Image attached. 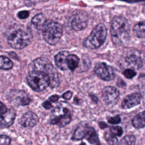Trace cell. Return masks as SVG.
<instances>
[{"label":"cell","instance_id":"1","mask_svg":"<svg viewBox=\"0 0 145 145\" xmlns=\"http://www.w3.org/2000/svg\"><path fill=\"white\" fill-rule=\"evenodd\" d=\"M130 24L127 20L122 16H116L112 20L110 34L113 42L120 45L127 41L130 37Z\"/></svg>","mask_w":145,"mask_h":145},{"label":"cell","instance_id":"2","mask_svg":"<svg viewBox=\"0 0 145 145\" xmlns=\"http://www.w3.org/2000/svg\"><path fill=\"white\" fill-rule=\"evenodd\" d=\"M40 71L46 73L49 77L51 87H56L59 84L58 74L49 60L45 57H40L32 61L28 66V71Z\"/></svg>","mask_w":145,"mask_h":145},{"label":"cell","instance_id":"3","mask_svg":"<svg viewBox=\"0 0 145 145\" xmlns=\"http://www.w3.org/2000/svg\"><path fill=\"white\" fill-rule=\"evenodd\" d=\"M41 29L45 41L51 45L57 44L62 36V25L53 20H45Z\"/></svg>","mask_w":145,"mask_h":145},{"label":"cell","instance_id":"4","mask_svg":"<svg viewBox=\"0 0 145 145\" xmlns=\"http://www.w3.org/2000/svg\"><path fill=\"white\" fill-rule=\"evenodd\" d=\"M107 35L106 28L104 24L97 25L84 42L86 48L95 49L99 48L104 42Z\"/></svg>","mask_w":145,"mask_h":145},{"label":"cell","instance_id":"5","mask_svg":"<svg viewBox=\"0 0 145 145\" xmlns=\"http://www.w3.org/2000/svg\"><path fill=\"white\" fill-rule=\"evenodd\" d=\"M27 80L30 87L37 92L44 90L50 85L49 76L40 71H29Z\"/></svg>","mask_w":145,"mask_h":145},{"label":"cell","instance_id":"6","mask_svg":"<svg viewBox=\"0 0 145 145\" xmlns=\"http://www.w3.org/2000/svg\"><path fill=\"white\" fill-rule=\"evenodd\" d=\"M86 139L89 143L95 145H100L98 135L95 129L87 124L81 125L75 130L71 139L79 140Z\"/></svg>","mask_w":145,"mask_h":145},{"label":"cell","instance_id":"7","mask_svg":"<svg viewBox=\"0 0 145 145\" xmlns=\"http://www.w3.org/2000/svg\"><path fill=\"white\" fill-rule=\"evenodd\" d=\"M8 44L13 48L20 49L26 47L31 42V36L26 32L18 29L11 33L7 39Z\"/></svg>","mask_w":145,"mask_h":145},{"label":"cell","instance_id":"8","mask_svg":"<svg viewBox=\"0 0 145 145\" xmlns=\"http://www.w3.org/2000/svg\"><path fill=\"white\" fill-rule=\"evenodd\" d=\"M94 71L100 79L109 81L115 78V73L113 68L104 62H98L94 67Z\"/></svg>","mask_w":145,"mask_h":145},{"label":"cell","instance_id":"9","mask_svg":"<svg viewBox=\"0 0 145 145\" xmlns=\"http://www.w3.org/2000/svg\"><path fill=\"white\" fill-rule=\"evenodd\" d=\"M119 91L114 87H105L102 91V99L107 105L112 106L116 104L119 97Z\"/></svg>","mask_w":145,"mask_h":145},{"label":"cell","instance_id":"10","mask_svg":"<svg viewBox=\"0 0 145 145\" xmlns=\"http://www.w3.org/2000/svg\"><path fill=\"white\" fill-rule=\"evenodd\" d=\"M8 100L14 105H27L31 101V99L28 94L23 91L14 90L10 92L8 95Z\"/></svg>","mask_w":145,"mask_h":145},{"label":"cell","instance_id":"11","mask_svg":"<svg viewBox=\"0 0 145 145\" xmlns=\"http://www.w3.org/2000/svg\"><path fill=\"white\" fill-rule=\"evenodd\" d=\"M88 22V15L85 11H82L76 12L71 20V27L75 31L84 29Z\"/></svg>","mask_w":145,"mask_h":145},{"label":"cell","instance_id":"12","mask_svg":"<svg viewBox=\"0 0 145 145\" xmlns=\"http://www.w3.org/2000/svg\"><path fill=\"white\" fill-rule=\"evenodd\" d=\"M142 95L139 93L135 92L126 96L122 102L121 107L123 109H130L138 105L142 100Z\"/></svg>","mask_w":145,"mask_h":145},{"label":"cell","instance_id":"13","mask_svg":"<svg viewBox=\"0 0 145 145\" xmlns=\"http://www.w3.org/2000/svg\"><path fill=\"white\" fill-rule=\"evenodd\" d=\"M72 111V107L69 103L66 101H61L54 108L52 114L54 117L66 115L71 116Z\"/></svg>","mask_w":145,"mask_h":145},{"label":"cell","instance_id":"14","mask_svg":"<svg viewBox=\"0 0 145 145\" xmlns=\"http://www.w3.org/2000/svg\"><path fill=\"white\" fill-rule=\"evenodd\" d=\"M16 117L15 110L10 108L7 111L0 114V127H8L14 122Z\"/></svg>","mask_w":145,"mask_h":145},{"label":"cell","instance_id":"15","mask_svg":"<svg viewBox=\"0 0 145 145\" xmlns=\"http://www.w3.org/2000/svg\"><path fill=\"white\" fill-rule=\"evenodd\" d=\"M39 122L38 116L33 112L29 111L23 115L20 119V125L25 127H32Z\"/></svg>","mask_w":145,"mask_h":145},{"label":"cell","instance_id":"16","mask_svg":"<svg viewBox=\"0 0 145 145\" xmlns=\"http://www.w3.org/2000/svg\"><path fill=\"white\" fill-rule=\"evenodd\" d=\"M138 53H130L125 58L126 62L135 69H139L143 66V61Z\"/></svg>","mask_w":145,"mask_h":145},{"label":"cell","instance_id":"17","mask_svg":"<svg viewBox=\"0 0 145 145\" xmlns=\"http://www.w3.org/2000/svg\"><path fill=\"white\" fill-rule=\"evenodd\" d=\"M69 54L68 52L63 51L58 53L54 57L56 65L61 70H66L68 69L66 63V58Z\"/></svg>","mask_w":145,"mask_h":145},{"label":"cell","instance_id":"18","mask_svg":"<svg viewBox=\"0 0 145 145\" xmlns=\"http://www.w3.org/2000/svg\"><path fill=\"white\" fill-rule=\"evenodd\" d=\"M71 120V116H61L58 117H55L51 120L50 123L53 125H57L60 127H63L69 123Z\"/></svg>","mask_w":145,"mask_h":145},{"label":"cell","instance_id":"19","mask_svg":"<svg viewBox=\"0 0 145 145\" xmlns=\"http://www.w3.org/2000/svg\"><path fill=\"white\" fill-rule=\"evenodd\" d=\"M79 63V58L75 54H69L66 58V63L68 69L71 71H74L78 66Z\"/></svg>","mask_w":145,"mask_h":145},{"label":"cell","instance_id":"20","mask_svg":"<svg viewBox=\"0 0 145 145\" xmlns=\"http://www.w3.org/2000/svg\"><path fill=\"white\" fill-rule=\"evenodd\" d=\"M133 125L137 129H140L144 127V112H140L137 114L132 120Z\"/></svg>","mask_w":145,"mask_h":145},{"label":"cell","instance_id":"21","mask_svg":"<svg viewBox=\"0 0 145 145\" xmlns=\"http://www.w3.org/2000/svg\"><path fill=\"white\" fill-rule=\"evenodd\" d=\"M45 20H46L44 15L40 13L36 15L32 18L31 23L35 28H36L37 29H40Z\"/></svg>","mask_w":145,"mask_h":145},{"label":"cell","instance_id":"22","mask_svg":"<svg viewBox=\"0 0 145 145\" xmlns=\"http://www.w3.org/2000/svg\"><path fill=\"white\" fill-rule=\"evenodd\" d=\"M134 35L139 38H143L144 37V22H139L134 25L133 28Z\"/></svg>","mask_w":145,"mask_h":145},{"label":"cell","instance_id":"23","mask_svg":"<svg viewBox=\"0 0 145 145\" xmlns=\"http://www.w3.org/2000/svg\"><path fill=\"white\" fill-rule=\"evenodd\" d=\"M13 66L12 62L5 56H0V69L9 70Z\"/></svg>","mask_w":145,"mask_h":145},{"label":"cell","instance_id":"24","mask_svg":"<svg viewBox=\"0 0 145 145\" xmlns=\"http://www.w3.org/2000/svg\"><path fill=\"white\" fill-rule=\"evenodd\" d=\"M136 139L133 135H128L124 137L121 140L120 145H135Z\"/></svg>","mask_w":145,"mask_h":145},{"label":"cell","instance_id":"25","mask_svg":"<svg viewBox=\"0 0 145 145\" xmlns=\"http://www.w3.org/2000/svg\"><path fill=\"white\" fill-rule=\"evenodd\" d=\"M104 138L109 145H118V140L115 135L111 133H105Z\"/></svg>","mask_w":145,"mask_h":145},{"label":"cell","instance_id":"26","mask_svg":"<svg viewBox=\"0 0 145 145\" xmlns=\"http://www.w3.org/2000/svg\"><path fill=\"white\" fill-rule=\"evenodd\" d=\"M110 130V133L116 136L120 137L123 134V130L120 126H112Z\"/></svg>","mask_w":145,"mask_h":145},{"label":"cell","instance_id":"27","mask_svg":"<svg viewBox=\"0 0 145 145\" xmlns=\"http://www.w3.org/2000/svg\"><path fill=\"white\" fill-rule=\"evenodd\" d=\"M123 75H125V76L128 79H132L133 78H134L135 75H136V72L135 71H134L132 69H126L123 72Z\"/></svg>","mask_w":145,"mask_h":145},{"label":"cell","instance_id":"28","mask_svg":"<svg viewBox=\"0 0 145 145\" xmlns=\"http://www.w3.org/2000/svg\"><path fill=\"white\" fill-rule=\"evenodd\" d=\"M11 139L7 135H0V145H9Z\"/></svg>","mask_w":145,"mask_h":145},{"label":"cell","instance_id":"29","mask_svg":"<svg viewBox=\"0 0 145 145\" xmlns=\"http://www.w3.org/2000/svg\"><path fill=\"white\" fill-rule=\"evenodd\" d=\"M107 120L111 124H117L121 122V117L119 115H116L114 117H108Z\"/></svg>","mask_w":145,"mask_h":145},{"label":"cell","instance_id":"30","mask_svg":"<svg viewBox=\"0 0 145 145\" xmlns=\"http://www.w3.org/2000/svg\"><path fill=\"white\" fill-rule=\"evenodd\" d=\"M29 16V12L28 11H20L18 13V16L21 19L27 18Z\"/></svg>","mask_w":145,"mask_h":145},{"label":"cell","instance_id":"31","mask_svg":"<svg viewBox=\"0 0 145 145\" xmlns=\"http://www.w3.org/2000/svg\"><path fill=\"white\" fill-rule=\"evenodd\" d=\"M72 92L70 91H66V92H65L62 95V97L66 100H69L72 97Z\"/></svg>","mask_w":145,"mask_h":145},{"label":"cell","instance_id":"32","mask_svg":"<svg viewBox=\"0 0 145 145\" xmlns=\"http://www.w3.org/2000/svg\"><path fill=\"white\" fill-rule=\"evenodd\" d=\"M42 106L45 108L46 109H50L52 107V104L50 103V102L49 101H44L42 104Z\"/></svg>","mask_w":145,"mask_h":145},{"label":"cell","instance_id":"33","mask_svg":"<svg viewBox=\"0 0 145 145\" xmlns=\"http://www.w3.org/2000/svg\"><path fill=\"white\" fill-rule=\"evenodd\" d=\"M7 109L5 105L1 101H0V114L5 113L7 111Z\"/></svg>","mask_w":145,"mask_h":145},{"label":"cell","instance_id":"34","mask_svg":"<svg viewBox=\"0 0 145 145\" xmlns=\"http://www.w3.org/2000/svg\"><path fill=\"white\" fill-rule=\"evenodd\" d=\"M59 99V96L57 95H54L51 96L49 98V101H52V102H56Z\"/></svg>","mask_w":145,"mask_h":145},{"label":"cell","instance_id":"35","mask_svg":"<svg viewBox=\"0 0 145 145\" xmlns=\"http://www.w3.org/2000/svg\"><path fill=\"white\" fill-rule=\"evenodd\" d=\"M99 126L101 129H104L106 127H108V125L106 123L104 122H99Z\"/></svg>","mask_w":145,"mask_h":145},{"label":"cell","instance_id":"36","mask_svg":"<svg viewBox=\"0 0 145 145\" xmlns=\"http://www.w3.org/2000/svg\"><path fill=\"white\" fill-rule=\"evenodd\" d=\"M126 2H138V1H144V0H123Z\"/></svg>","mask_w":145,"mask_h":145},{"label":"cell","instance_id":"37","mask_svg":"<svg viewBox=\"0 0 145 145\" xmlns=\"http://www.w3.org/2000/svg\"><path fill=\"white\" fill-rule=\"evenodd\" d=\"M79 145H86V144H85L84 142H82V143H81Z\"/></svg>","mask_w":145,"mask_h":145}]
</instances>
